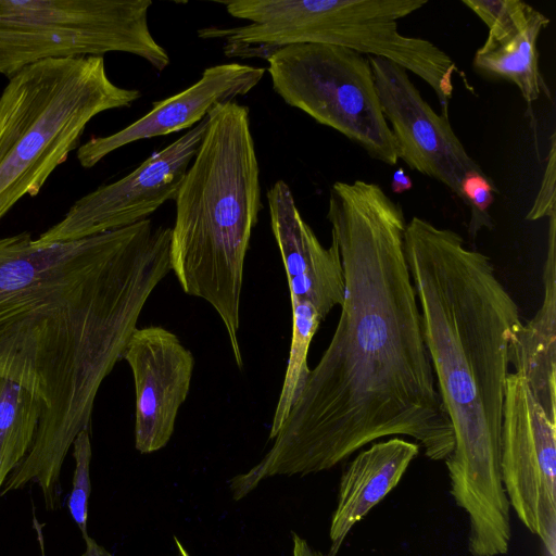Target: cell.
<instances>
[{"label": "cell", "mask_w": 556, "mask_h": 556, "mask_svg": "<svg viewBox=\"0 0 556 556\" xmlns=\"http://www.w3.org/2000/svg\"><path fill=\"white\" fill-rule=\"evenodd\" d=\"M327 219L344 277L339 321L271 447L230 480L235 500L270 477L331 469L387 437L413 438L431 460L454 448L405 256L402 206L377 184L336 181Z\"/></svg>", "instance_id": "cell-1"}, {"label": "cell", "mask_w": 556, "mask_h": 556, "mask_svg": "<svg viewBox=\"0 0 556 556\" xmlns=\"http://www.w3.org/2000/svg\"><path fill=\"white\" fill-rule=\"evenodd\" d=\"M170 236L148 218L41 247L27 231L0 237V377L43 404L33 445L0 495L34 482L56 507L65 456L89 430L103 380L172 271Z\"/></svg>", "instance_id": "cell-2"}, {"label": "cell", "mask_w": 556, "mask_h": 556, "mask_svg": "<svg viewBox=\"0 0 556 556\" xmlns=\"http://www.w3.org/2000/svg\"><path fill=\"white\" fill-rule=\"evenodd\" d=\"M405 256L435 382L454 432L451 495L468 518L471 556L507 554L510 505L501 475L508 345L519 308L489 256L456 231L413 217Z\"/></svg>", "instance_id": "cell-3"}, {"label": "cell", "mask_w": 556, "mask_h": 556, "mask_svg": "<svg viewBox=\"0 0 556 556\" xmlns=\"http://www.w3.org/2000/svg\"><path fill=\"white\" fill-rule=\"evenodd\" d=\"M170 264L181 289L206 301L227 332L237 366L247 252L262 208L249 108L216 105L175 198Z\"/></svg>", "instance_id": "cell-4"}, {"label": "cell", "mask_w": 556, "mask_h": 556, "mask_svg": "<svg viewBox=\"0 0 556 556\" xmlns=\"http://www.w3.org/2000/svg\"><path fill=\"white\" fill-rule=\"evenodd\" d=\"M141 96L111 80L103 56L45 60L9 77L0 94V220L40 192L93 117Z\"/></svg>", "instance_id": "cell-5"}, {"label": "cell", "mask_w": 556, "mask_h": 556, "mask_svg": "<svg viewBox=\"0 0 556 556\" xmlns=\"http://www.w3.org/2000/svg\"><path fill=\"white\" fill-rule=\"evenodd\" d=\"M425 0H243L237 30L241 47L267 60L287 46L326 43L386 59L422 79L448 117L456 65L433 42L401 34L397 20L421 9Z\"/></svg>", "instance_id": "cell-6"}, {"label": "cell", "mask_w": 556, "mask_h": 556, "mask_svg": "<svg viewBox=\"0 0 556 556\" xmlns=\"http://www.w3.org/2000/svg\"><path fill=\"white\" fill-rule=\"evenodd\" d=\"M150 0H0V74L50 59L125 52L170 63L148 24Z\"/></svg>", "instance_id": "cell-7"}, {"label": "cell", "mask_w": 556, "mask_h": 556, "mask_svg": "<svg viewBox=\"0 0 556 556\" xmlns=\"http://www.w3.org/2000/svg\"><path fill=\"white\" fill-rule=\"evenodd\" d=\"M266 61L273 88L288 105L341 132L371 157L397 163L368 58L339 46L300 43Z\"/></svg>", "instance_id": "cell-8"}, {"label": "cell", "mask_w": 556, "mask_h": 556, "mask_svg": "<svg viewBox=\"0 0 556 556\" xmlns=\"http://www.w3.org/2000/svg\"><path fill=\"white\" fill-rule=\"evenodd\" d=\"M501 475L510 508L555 556L556 422L515 371L506 379Z\"/></svg>", "instance_id": "cell-9"}, {"label": "cell", "mask_w": 556, "mask_h": 556, "mask_svg": "<svg viewBox=\"0 0 556 556\" xmlns=\"http://www.w3.org/2000/svg\"><path fill=\"white\" fill-rule=\"evenodd\" d=\"M207 124L208 114L123 178L78 199L34 244L75 241L148 219L166 201L175 200Z\"/></svg>", "instance_id": "cell-10"}, {"label": "cell", "mask_w": 556, "mask_h": 556, "mask_svg": "<svg viewBox=\"0 0 556 556\" xmlns=\"http://www.w3.org/2000/svg\"><path fill=\"white\" fill-rule=\"evenodd\" d=\"M368 61L399 159L444 184L463 201L465 178L484 172L467 153L448 117L432 110L403 67L376 56H368Z\"/></svg>", "instance_id": "cell-11"}, {"label": "cell", "mask_w": 556, "mask_h": 556, "mask_svg": "<svg viewBox=\"0 0 556 556\" xmlns=\"http://www.w3.org/2000/svg\"><path fill=\"white\" fill-rule=\"evenodd\" d=\"M122 359L135 384V447L141 454L156 452L174 433L189 394L194 357L175 333L148 326L134 330Z\"/></svg>", "instance_id": "cell-12"}, {"label": "cell", "mask_w": 556, "mask_h": 556, "mask_svg": "<svg viewBox=\"0 0 556 556\" xmlns=\"http://www.w3.org/2000/svg\"><path fill=\"white\" fill-rule=\"evenodd\" d=\"M264 67L238 62L206 67L200 79L185 90L153 103L139 119L109 136L78 147L81 167L92 168L105 156L129 143L192 128L218 104L245 96L262 80Z\"/></svg>", "instance_id": "cell-13"}, {"label": "cell", "mask_w": 556, "mask_h": 556, "mask_svg": "<svg viewBox=\"0 0 556 556\" xmlns=\"http://www.w3.org/2000/svg\"><path fill=\"white\" fill-rule=\"evenodd\" d=\"M271 231L277 242L289 285L291 302H308L323 320L341 305L344 277L336 240L325 248L303 219L293 193L283 180L267 191Z\"/></svg>", "instance_id": "cell-14"}, {"label": "cell", "mask_w": 556, "mask_h": 556, "mask_svg": "<svg viewBox=\"0 0 556 556\" xmlns=\"http://www.w3.org/2000/svg\"><path fill=\"white\" fill-rule=\"evenodd\" d=\"M419 447L393 437L359 452L346 465L330 522L327 556H337L351 529L397 485Z\"/></svg>", "instance_id": "cell-15"}, {"label": "cell", "mask_w": 556, "mask_h": 556, "mask_svg": "<svg viewBox=\"0 0 556 556\" xmlns=\"http://www.w3.org/2000/svg\"><path fill=\"white\" fill-rule=\"evenodd\" d=\"M548 219L543 302L535 315L514 332L508 359L547 417L556 422V214Z\"/></svg>", "instance_id": "cell-16"}, {"label": "cell", "mask_w": 556, "mask_h": 556, "mask_svg": "<svg viewBox=\"0 0 556 556\" xmlns=\"http://www.w3.org/2000/svg\"><path fill=\"white\" fill-rule=\"evenodd\" d=\"M548 23V17L536 10L516 36L486 52H476L475 68L488 76L514 83L527 103L538 100L545 87L539 70L536 41Z\"/></svg>", "instance_id": "cell-17"}, {"label": "cell", "mask_w": 556, "mask_h": 556, "mask_svg": "<svg viewBox=\"0 0 556 556\" xmlns=\"http://www.w3.org/2000/svg\"><path fill=\"white\" fill-rule=\"evenodd\" d=\"M42 413L35 394L0 377V491L31 447Z\"/></svg>", "instance_id": "cell-18"}, {"label": "cell", "mask_w": 556, "mask_h": 556, "mask_svg": "<svg viewBox=\"0 0 556 556\" xmlns=\"http://www.w3.org/2000/svg\"><path fill=\"white\" fill-rule=\"evenodd\" d=\"M489 28L483 46L477 52H486L521 31L535 9L519 0H463Z\"/></svg>", "instance_id": "cell-19"}, {"label": "cell", "mask_w": 556, "mask_h": 556, "mask_svg": "<svg viewBox=\"0 0 556 556\" xmlns=\"http://www.w3.org/2000/svg\"><path fill=\"white\" fill-rule=\"evenodd\" d=\"M75 470L68 510L83 535L87 533L88 502L91 492L90 462L92 456L89 430H83L73 442Z\"/></svg>", "instance_id": "cell-20"}, {"label": "cell", "mask_w": 556, "mask_h": 556, "mask_svg": "<svg viewBox=\"0 0 556 556\" xmlns=\"http://www.w3.org/2000/svg\"><path fill=\"white\" fill-rule=\"evenodd\" d=\"M460 191L463 202L470 210V235L475 237L481 227L492 228L493 223L488 210L494 201L495 184L486 174H471L463 181Z\"/></svg>", "instance_id": "cell-21"}, {"label": "cell", "mask_w": 556, "mask_h": 556, "mask_svg": "<svg viewBox=\"0 0 556 556\" xmlns=\"http://www.w3.org/2000/svg\"><path fill=\"white\" fill-rule=\"evenodd\" d=\"M556 139L555 134L551 137V149L547 156V165L543 179L534 200V203L526 216L528 220H536L551 217L556 214Z\"/></svg>", "instance_id": "cell-22"}, {"label": "cell", "mask_w": 556, "mask_h": 556, "mask_svg": "<svg viewBox=\"0 0 556 556\" xmlns=\"http://www.w3.org/2000/svg\"><path fill=\"white\" fill-rule=\"evenodd\" d=\"M413 181L403 168H397L391 179V189L394 193H402L410 190Z\"/></svg>", "instance_id": "cell-23"}, {"label": "cell", "mask_w": 556, "mask_h": 556, "mask_svg": "<svg viewBox=\"0 0 556 556\" xmlns=\"http://www.w3.org/2000/svg\"><path fill=\"white\" fill-rule=\"evenodd\" d=\"M293 536V548L292 556H327L319 551L314 549L306 540L299 536L296 533H292Z\"/></svg>", "instance_id": "cell-24"}, {"label": "cell", "mask_w": 556, "mask_h": 556, "mask_svg": "<svg viewBox=\"0 0 556 556\" xmlns=\"http://www.w3.org/2000/svg\"><path fill=\"white\" fill-rule=\"evenodd\" d=\"M86 549L81 556H113L110 552H108L103 546L98 544L88 534L83 535Z\"/></svg>", "instance_id": "cell-25"}]
</instances>
